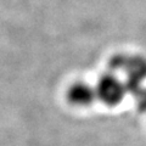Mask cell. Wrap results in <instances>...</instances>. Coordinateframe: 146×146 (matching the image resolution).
Segmentation results:
<instances>
[{"label": "cell", "instance_id": "7a4b0ae2", "mask_svg": "<svg viewBox=\"0 0 146 146\" xmlns=\"http://www.w3.org/2000/svg\"><path fill=\"white\" fill-rule=\"evenodd\" d=\"M96 96L106 106L113 107L119 105L128 94L125 82L116 73H105L99 78L96 85Z\"/></svg>", "mask_w": 146, "mask_h": 146}, {"label": "cell", "instance_id": "277c9868", "mask_svg": "<svg viewBox=\"0 0 146 146\" xmlns=\"http://www.w3.org/2000/svg\"><path fill=\"white\" fill-rule=\"evenodd\" d=\"M131 94L135 96L136 107H138L141 112H146V88L145 86H140L139 89L134 90Z\"/></svg>", "mask_w": 146, "mask_h": 146}, {"label": "cell", "instance_id": "6da1fadb", "mask_svg": "<svg viewBox=\"0 0 146 146\" xmlns=\"http://www.w3.org/2000/svg\"><path fill=\"white\" fill-rule=\"evenodd\" d=\"M110 66L113 71L122 73L125 77L128 93L143 86L146 79V58L139 55H116L112 57Z\"/></svg>", "mask_w": 146, "mask_h": 146}, {"label": "cell", "instance_id": "3957f363", "mask_svg": "<svg viewBox=\"0 0 146 146\" xmlns=\"http://www.w3.org/2000/svg\"><path fill=\"white\" fill-rule=\"evenodd\" d=\"M66 99L72 106L88 107L98 99L95 86L85 82H74L66 91Z\"/></svg>", "mask_w": 146, "mask_h": 146}]
</instances>
